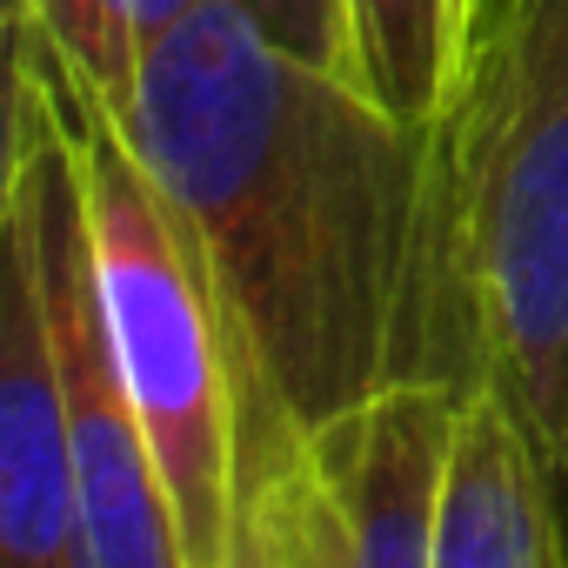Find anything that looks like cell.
Returning <instances> with one entry per match:
<instances>
[{
    "label": "cell",
    "mask_w": 568,
    "mask_h": 568,
    "mask_svg": "<svg viewBox=\"0 0 568 568\" xmlns=\"http://www.w3.org/2000/svg\"><path fill=\"white\" fill-rule=\"evenodd\" d=\"M8 14L34 21L54 54L121 114L141 81V28H134V0H8Z\"/></svg>",
    "instance_id": "9"
},
{
    "label": "cell",
    "mask_w": 568,
    "mask_h": 568,
    "mask_svg": "<svg viewBox=\"0 0 568 568\" xmlns=\"http://www.w3.org/2000/svg\"><path fill=\"white\" fill-rule=\"evenodd\" d=\"M442 254L481 388L568 501V0H468L435 121Z\"/></svg>",
    "instance_id": "2"
},
{
    "label": "cell",
    "mask_w": 568,
    "mask_h": 568,
    "mask_svg": "<svg viewBox=\"0 0 568 568\" xmlns=\"http://www.w3.org/2000/svg\"><path fill=\"white\" fill-rule=\"evenodd\" d=\"M468 0H342L355 81L402 121L435 128L455 94Z\"/></svg>",
    "instance_id": "8"
},
{
    "label": "cell",
    "mask_w": 568,
    "mask_h": 568,
    "mask_svg": "<svg viewBox=\"0 0 568 568\" xmlns=\"http://www.w3.org/2000/svg\"><path fill=\"white\" fill-rule=\"evenodd\" d=\"M428 568H568V501L495 388H468Z\"/></svg>",
    "instance_id": "7"
},
{
    "label": "cell",
    "mask_w": 568,
    "mask_h": 568,
    "mask_svg": "<svg viewBox=\"0 0 568 568\" xmlns=\"http://www.w3.org/2000/svg\"><path fill=\"white\" fill-rule=\"evenodd\" d=\"M241 8L288 48V54H308V61H328L342 74H355L348 61V14L342 0H241Z\"/></svg>",
    "instance_id": "10"
},
{
    "label": "cell",
    "mask_w": 568,
    "mask_h": 568,
    "mask_svg": "<svg viewBox=\"0 0 568 568\" xmlns=\"http://www.w3.org/2000/svg\"><path fill=\"white\" fill-rule=\"evenodd\" d=\"M121 128L221 308L227 568H355L308 435L402 375L481 388L442 254L435 128L288 54L241 0H201L141 54Z\"/></svg>",
    "instance_id": "1"
},
{
    "label": "cell",
    "mask_w": 568,
    "mask_h": 568,
    "mask_svg": "<svg viewBox=\"0 0 568 568\" xmlns=\"http://www.w3.org/2000/svg\"><path fill=\"white\" fill-rule=\"evenodd\" d=\"M0 234H14L41 274L54 375L74 428V481H81V561L88 568H187L181 521L154 448L141 435L121 348L108 328L94 234H88V181L68 121L54 114L41 74L14 54L8 74V187H0Z\"/></svg>",
    "instance_id": "4"
},
{
    "label": "cell",
    "mask_w": 568,
    "mask_h": 568,
    "mask_svg": "<svg viewBox=\"0 0 568 568\" xmlns=\"http://www.w3.org/2000/svg\"><path fill=\"white\" fill-rule=\"evenodd\" d=\"M8 28H14V54L41 74L54 114L68 121L81 148L88 234H94L108 328L121 348V375H128L141 435L168 481L187 568H227L234 395H227V348H221V308L207 288V267L194 241L181 234L161 181L134 154L121 114L54 54V41L34 21L8 14Z\"/></svg>",
    "instance_id": "3"
},
{
    "label": "cell",
    "mask_w": 568,
    "mask_h": 568,
    "mask_svg": "<svg viewBox=\"0 0 568 568\" xmlns=\"http://www.w3.org/2000/svg\"><path fill=\"white\" fill-rule=\"evenodd\" d=\"M462 408L468 382L402 375L308 435L322 488L355 541V568H428Z\"/></svg>",
    "instance_id": "5"
},
{
    "label": "cell",
    "mask_w": 568,
    "mask_h": 568,
    "mask_svg": "<svg viewBox=\"0 0 568 568\" xmlns=\"http://www.w3.org/2000/svg\"><path fill=\"white\" fill-rule=\"evenodd\" d=\"M0 241H8V302H0V555L14 568H88L74 428L54 375L41 274L14 234Z\"/></svg>",
    "instance_id": "6"
}]
</instances>
